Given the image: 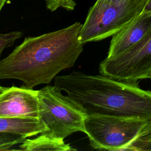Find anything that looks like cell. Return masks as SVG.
<instances>
[{
  "label": "cell",
  "instance_id": "1",
  "mask_svg": "<svg viewBox=\"0 0 151 151\" xmlns=\"http://www.w3.org/2000/svg\"><path fill=\"white\" fill-rule=\"evenodd\" d=\"M79 22L37 37H26L0 61V79L21 81L28 88L49 84L62 70L73 67L83 52Z\"/></svg>",
  "mask_w": 151,
  "mask_h": 151
},
{
  "label": "cell",
  "instance_id": "2",
  "mask_svg": "<svg viewBox=\"0 0 151 151\" xmlns=\"http://www.w3.org/2000/svg\"><path fill=\"white\" fill-rule=\"evenodd\" d=\"M54 86L78 104L86 116L151 119V90L142 89L138 81L73 71L56 76Z\"/></svg>",
  "mask_w": 151,
  "mask_h": 151
},
{
  "label": "cell",
  "instance_id": "3",
  "mask_svg": "<svg viewBox=\"0 0 151 151\" xmlns=\"http://www.w3.org/2000/svg\"><path fill=\"white\" fill-rule=\"evenodd\" d=\"M147 0H128L110 3L97 0L90 8L78 35L84 44L113 36L125 27L144 10Z\"/></svg>",
  "mask_w": 151,
  "mask_h": 151
},
{
  "label": "cell",
  "instance_id": "4",
  "mask_svg": "<svg viewBox=\"0 0 151 151\" xmlns=\"http://www.w3.org/2000/svg\"><path fill=\"white\" fill-rule=\"evenodd\" d=\"M39 120L44 124L47 135L64 140L76 132H84L86 114L68 96L55 86H46L38 92Z\"/></svg>",
  "mask_w": 151,
  "mask_h": 151
},
{
  "label": "cell",
  "instance_id": "5",
  "mask_svg": "<svg viewBox=\"0 0 151 151\" xmlns=\"http://www.w3.org/2000/svg\"><path fill=\"white\" fill-rule=\"evenodd\" d=\"M147 120L104 115H88L84 121V133L92 148L123 151L137 136Z\"/></svg>",
  "mask_w": 151,
  "mask_h": 151
},
{
  "label": "cell",
  "instance_id": "6",
  "mask_svg": "<svg viewBox=\"0 0 151 151\" xmlns=\"http://www.w3.org/2000/svg\"><path fill=\"white\" fill-rule=\"evenodd\" d=\"M101 74L123 81L151 78V29L129 50L106 57L99 65Z\"/></svg>",
  "mask_w": 151,
  "mask_h": 151
},
{
  "label": "cell",
  "instance_id": "7",
  "mask_svg": "<svg viewBox=\"0 0 151 151\" xmlns=\"http://www.w3.org/2000/svg\"><path fill=\"white\" fill-rule=\"evenodd\" d=\"M38 90L7 87L0 94V118L39 119Z\"/></svg>",
  "mask_w": 151,
  "mask_h": 151
},
{
  "label": "cell",
  "instance_id": "8",
  "mask_svg": "<svg viewBox=\"0 0 151 151\" xmlns=\"http://www.w3.org/2000/svg\"><path fill=\"white\" fill-rule=\"evenodd\" d=\"M151 29V12L143 11L112 36L106 57L123 53L138 43Z\"/></svg>",
  "mask_w": 151,
  "mask_h": 151
},
{
  "label": "cell",
  "instance_id": "9",
  "mask_svg": "<svg viewBox=\"0 0 151 151\" xmlns=\"http://www.w3.org/2000/svg\"><path fill=\"white\" fill-rule=\"evenodd\" d=\"M44 124L37 118H0V132L19 134L27 137L47 131Z\"/></svg>",
  "mask_w": 151,
  "mask_h": 151
},
{
  "label": "cell",
  "instance_id": "10",
  "mask_svg": "<svg viewBox=\"0 0 151 151\" xmlns=\"http://www.w3.org/2000/svg\"><path fill=\"white\" fill-rule=\"evenodd\" d=\"M17 150L24 151H70L76 150L69 144L65 143L64 140L54 138L45 133H40V135L33 139H25L20 143Z\"/></svg>",
  "mask_w": 151,
  "mask_h": 151
},
{
  "label": "cell",
  "instance_id": "11",
  "mask_svg": "<svg viewBox=\"0 0 151 151\" xmlns=\"http://www.w3.org/2000/svg\"><path fill=\"white\" fill-rule=\"evenodd\" d=\"M123 151H151V119L146 120L137 136Z\"/></svg>",
  "mask_w": 151,
  "mask_h": 151
},
{
  "label": "cell",
  "instance_id": "12",
  "mask_svg": "<svg viewBox=\"0 0 151 151\" xmlns=\"http://www.w3.org/2000/svg\"><path fill=\"white\" fill-rule=\"evenodd\" d=\"M26 138L17 133L0 132V150H11V147L22 143Z\"/></svg>",
  "mask_w": 151,
  "mask_h": 151
},
{
  "label": "cell",
  "instance_id": "13",
  "mask_svg": "<svg viewBox=\"0 0 151 151\" xmlns=\"http://www.w3.org/2000/svg\"><path fill=\"white\" fill-rule=\"evenodd\" d=\"M21 31H12L8 33L0 32V56L3 51L14 45L15 41L22 36Z\"/></svg>",
  "mask_w": 151,
  "mask_h": 151
},
{
  "label": "cell",
  "instance_id": "14",
  "mask_svg": "<svg viewBox=\"0 0 151 151\" xmlns=\"http://www.w3.org/2000/svg\"><path fill=\"white\" fill-rule=\"evenodd\" d=\"M46 7L50 11L54 12L59 8H63L67 11L74 9L76 3L74 0H44Z\"/></svg>",
  "mask_w": 151,
  "mask_h": 151
},
{
  "label": "cell",
  "instance_id": "15",
  "mask_svg": "<svg viewBox=\"0 0 151 151\" xmlns=\"http://www.w3.org/2000/svg\"><path fill=\"white\" fill-rule=\"evenodd\" d=\"M143 11L146 12H151V0H147Z\"/></svg>",
  "mask_w": 151,
  "mask_h": 151
},
{
  "label": "cell",
  "instance_id": "16",
  "mask_svg": "<svg viewBox=\"0 0 151 151\" xmlns=\"http://www.w3.org/2000/svg\"><path fill=\"white\" fill-rule=\"evenodd\" d=\"M104 1L110 2V3H120V2H123L128 0H103Z\"/></svg>",
  "mask_w": 151,
  "mask_h": 151
},
{
  "label": "cell",
  "instance_id": "17",
  "mask_svg": "<svg viewBox=\"0 0 151 151\" xmlns=\"http://www.w3.org/2000/svg\"><path fill=\"white\" fill-rule=\"evenodd\" d=\"M7 0H0V11H1V9H2L3 6H4L5 4L6 3Z\"/></svg>",
  "mask_w": 151,
  "mask_h": 151
},
{
  "label": "cell",
  "instance_id": "18",
  "mask_svg": "<svg viewBox=\"0 0 151 151\" xmlns=\"http://www.w3.org/2000/svg\"><path fill=\"white\" fill-rule=\"evenodd\" d=\"M6 88H7V87H2V86H0V94H1V93H2Z\"/></svg>",
  "mask_w": 151,
  "mask_h": 151
}]
</instances>
